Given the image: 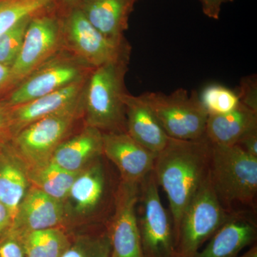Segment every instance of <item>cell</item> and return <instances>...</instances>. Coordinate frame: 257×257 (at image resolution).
<instances>
[{
  "mask_svg": "<svg viewBox=\"0 0 257 257\" xmlns=\"http://www.w3.org/2000/svg\"><path fill=\"white\" fill-rule=\"evenodd\" d=\"M229 216L216 197L209 174L184 211L176 231L179 256L194 257Z\"/></svg>",
  "mask_w": 257,
  "mask_h": 257,
  "instance_id": "cell-7",
  "label": "cell"
},
{
  "mask_svg": "<svg viewBox=\"0 0 257 257\" xmlns=\"http://www.w3.org/2000/svg\"><path fill=\"white\" fill-rule=\"evenodd\" d=\"M54 0H5L0 3V35L22 20L46 10Z\"/></svg>",
  "mask_w": 257,
  "mask_h": 257,
  "instance_id": "cell-24",
  "label": "cell"
},
{
  "mask_svg": "<svg viewBox=\"0 0 257 257\" xmlns=\"http://www.w3.org/2000/svg\"><path fill=\"white\" fill-rule=\"evenodd\" d=\"M31 18L22 20L0 35V64L12 67L18 57Z\"/></svg>",
  "mask_w": 257,
  "mask_h": 257,
  "instance_id": "cell-27",
  "label": "cell"
},
{
  "mask_svg": "<svg viewBox=\"0 0 257 257\" xmlns=\"http://www.w3.org/2000/svg\"><path fill=\"white\" fill-rule=\"evenodd\" d=\"M110 239L106 226L91 234H83L71 240L61 257H111Z\"/></svg>",
  "mask_w": 257,
  "mask_h": 257,
  "instance_id": "cell-25",
  "label": "cell"
},
{
  "mask_svg": "<svg viewBox=\"0 0 257 257\" xmlns=\"http://www.w3.org/2000/svg\"><path fill=\"white\" fill-rule=\"evenodd\" d=\"M64 4L69 5V6H77L82 3L84 0H61Z\"/></svg>",
  "mask_w": 257,
  "mask_h": 257,
  "instance_id": "cell-36",
  "label": "cell"
},
{
  "mask_svg": "<svg viewBox=\"0 0 257 257\" xmlns=\"http://www.w3.org/2000/svg\"><path fill=\"white\" fill-rule=\"evenodd\" d=\"M102 155V133L85 125L57 147L51 162L69 172L79 173Z\"/></svg>",
  "mask_w": 257,
  "mask_h": 257,
  "instance_id": "cell-18",
  "label": "cell"
},
{
  "mask_svg": "<svg viewBox=\"0 0 257 257\" xmlns=\"http://www.w3.org/2000/svg\"><path fill=\"white\" fill-rule=\"evenodd\" d=\"M79 173L69 172L51 161L40 167L28 169L29 180L32 187L64 203Z\"/></svg>",
  "mask_w": 257,
  "mask_h": 257,
  "instance_id": "cell-22",
  "label": "cell"
},
{
  "mask_svg": "<svg viewBox=\"0 0 257 257\" xmlns=\"http://www.w3.org/2000/svg\"><path fill=\"white\" fill-rule=\"evenodd\" d=\"M103 156L117 169L119 178L140 184L154 170L156 154L142 146L126 132L102 133Z\"/></svg>",
  "mask_w": 257,
  "mask_h": 257,
  "instance_id": "cell-13",
  "label": "cell"
},
{
  "mask_svg": "<svg viewBox=\"0 0 257 257\" xmlns=\"http://www.w3.org/2000/svg\"><path fill=\"white\" fill-rule=\"evenodd\" d=\"M204 14L213 20H219L221 13V0H199Z\"/></svg>",
  "mask_w": 257,
  "mask_h": 257,
  "instance_id": "cell-32",
  "label": "cell"
},
{
  "mask_svg": "<svg viewBox=\"0 0 257 257\" xmlns=\"http://www.w3.org/2000/svg\"><path fill=\"white\" fill-rule=\"evenodd\" d=\"M212 145L206 138L169 139L157 155L154 173L170 203L175 233L184 211L209 174Z\"/></svg>",
  "mask_w": 257,
  "mask_h": 257,
  "instance_id": "cell-1",
  "label": "cell"
},
{
  "mask_svg": "<svg viewBox=\"0 0 257 257\" xmlns=\"http://www.w3.org/2000/svg\"><path fill=\"white\" fill-rule=\"evenodd\" d=\"M82 115V100L68 109L24 128L13 138L12 148L28 169L45 165L50 162L57 147L66 140Z\"/></svg>",
  "mask_w": 257,
  "mask_h": 257,
  "instance_id": "cell-5",
  "label": "cell"
},
{
  "mask_svg": "<svg viewBox=\"0 0 257 257\" xmlns=\"http://www.w3.org/2000/svg\"><path fill=\"white\" fill-rule=\"evenodd\" d=\"M13 87V75L10 66L0 64V92Z\"/></svg>",
  "mask_w": 257,
  "mask_h": 257,
  "instance_id": "cell-34",
  "label": "cell"
},
{
  "mask_svg": "<svg viewBox=\"0 0 257 257\" xmlns=\"http://www.w3.org/2000/svg\"><path fill=\"white\" fill-rule=\"evenodd\" d=\"M117 185H113L103 155L77 175L64 202L76 215L102 214L107 206L114 207ZM66 213V212H65Z\"/></svg>",
  "mask_w": 257,
  "mask_h": 257,
  "instance_id": "cell-11",
  "label": "cell"
},
{
  "mask_svg": "<svg viewBox=\"0 0 257 257\" xmlns=\"http://www.w3.org/2000/svg\"><path fill=\"white\" fill-rule=\"evenodd\" d=\"M139 185L120 179L114 211L106 224L110 239L111 257H145L137 217Z\"/></svg>",
  "mask_w": 257,
  "mask_h": 257,
  "instance_id": "cell-12",
  "label": "cell"
},
{
  "mask_svg": "<svg viewBox=\"0 0 257 257\" xmlns=\"http://www.w3.org/2000/svg\"><path fill=\"white\" fill-rule=\"evenodd\" d=\"M87 78L28 102L9 106L13 138L28 125L79 104Z\"/></svg>",
  "mask_w": 257,
  "mask_h": 257,
  "instance_id": "cell-14",
  "label": "cell"
},
{
  "mask_svg": "<svg viewBox=\"0 0 257 257\" xmlns=\"http://www.w3.org/2000/svg\"><path fill=\"white\" fill-rule=\"evenodd\" d=\"M257 130V112L239 103L229 112L208 115L205 137L214 146H232Z\"/></svg>",
  "mask_w": 257,
  "mask_h": 257,
  "instance_id": "cell-20",
  "label": "cell"
},
{
  "mask_svg": "<svg viewBox=\"0 0 257 257\" xmlns=\"http://www.w3.org/2000/svg\"><path fill=\"white\" fill-rule=\"evenodd\" d=\"M128 64L120 61L93 69L83 93L85 125L101 133H126L124 97Z\"/></svg>",
  "mask_w": 257,
  "mask_h": 257,
  "instance_id": "cell-3",
  "label": "cell"
},
{
  "mask_svg": "<svg viewBox=\"0 0 257 257\" xmlns=\"http://www.w3.org/2000/svg\"><path fill=\"white\" fill-rule=\"evenodd\" d=\"M142 95L169 138L195 140L205 135L209 114L195 92L189 94L180 88L170 94L145 92Z\"/></svg>",
  "mask_w": 257,
  "mask_h": 257,
  "instance_id": "cell-8",
  "label": "cell"
},
{
  "mask_svg": "<svg viewBox=\"0 0 257 257\" xmlns=\"http://www.w3.org/2000/svg\"><path fill=\"white\" fill-rule=\"evenodd\" d=\"M30 186L28 167L10 144L0 150V203L13 219Z\"/></svg>",
  "mask_w": 257,
  "mask_h": 257,
  "instance_id": "cell-21",
  "label": "cell"
},
{
  "mask_svg": "<svg viewBox=\"0 0 257 257\" xmlns=\"http://www.w3.org/2000/svg\"><path fill=\"white\" fill-rule=\"evenodd\" d=\"M93 70L72 54L62 50L14 87L10 107L28 102L87 79Z\"/></svg>",
  "mask_w": 257,
  "mask_h": 257,
  "instance_id": "cell-9",
  "label": "cell"
},
{
  "mask_svg": "<svg viewBox=\"0 0 257 257\" xmlns=\"http://www.w3.org/2000/svg\"><path fill=\"white\" fill-rule=\"evenodd\" d=\"M20 236L26 257H61L71 243L62 227L36 230Z\"/></svg>",
  "mask_w": 257,
  "mask_h": 257,
  "instance_id": "cell-23",
  "label": "cell"
},
{
  "mask_svg": "<svg viewBox=\"0 0 257 257\" xmlns=\"http://www.w3.org/2000/svg\"><path fill=\"white\" fill-rule=\"evenodd\" d=\"M63 50L94 69L110 62H130L131 47L126 39L104 36L84 17L78 7L72 8L62 23Z\"/></svg>",
  "mask_w": 257,
  "mask_h": 257,
  "instance_id": "cell-6",
  "label": "cell"
},
{
  "mask_svg": "<svg viewBox=\"0 0 257 257\" xmlns=\"http://www.w3.org/2000/svg\"><path fill=\"white\" fill-rule=\"evenodd\" d=\"M234 1V0H221V3H231V2Z\"/></svg>",
  "mask_w": 257,
  "mask_h": 257,
  "instance_id": "cell-37",
  "label": "cell"
},
{
  "mask_svg": "<svg viewBox=\"0 0 257 257\" xmlns=\"http://www.w3.org/2000/svg\"><path fill=\"white\" fill-rule=\"evenodd\" d=\"M0 257H26L21 236L11 228L0 237Z\"/></svg>",
  "mask_w": 257,
  "mask_h": 257,
  "instance_id": "cell-28",
  "label": "cell"
},
{
  "mask_svg": "<svg viewBox=\"0 0 257 257\" xmlns=\"http://www.w3.org/2000/svg\"><path fill=\"white\" fill-rule=\"evenodd\" d=\"M13 139L10 107L7 104H0V150L10 145Z\"/></svg>",
  "mask_w": 257,
  "mask_h": 257,
  "instance_id": "cell-30",
  "label": "cell"
},
{
  "mask_svg": "<svg viewBox=\"0 0 257 257\" xmlns=\"http://www.w3.org/2000/svg\"><path fill=\"white\" fill-rule=\"evenodd\" d=\"M66 217L64 203L30 186L18 208L11 229L23 235L36 230L61 227Z\"/></svg>",
  "mask_w": 257,
  "mask_h": 257,
  "instance_id": "cell-15",
  "label": "cell"
},
{
  "mask_svg": "<svg viewBox=\"0 0 257 257\" xmlns=\"http://www.w3.org/2000/svg\"><path fill=\"white\" fill-rule=\"evenodd\" d=\"M256 238V213H233L194 257H237Z\"/></svg>",
  "mask_w": 257,
  "mask_h": 257,
  "instance_id": "cell-16",
  "label": "cell"
},
{
  "mask_svg": "<svg viewBox=\"0 0 257 257\" xmlns=\"http://www.w3.org/2000/svg\"><path fill=\"white\" fill-rule=\"evenodd\" d=\"M208 114H221L229 112L239 106L237 93L229 88L211 84L204 88L199 96Z\"/></svg>",
  "mask_w": 257,
  "mask_h": 257,
  "instance_id": "cell-26",
  "label": "cell"
},
{
  "mask_svg": "<svg viewBox=\"0 0 257 257\" xmlns=\"http://www.w3.org/2000/svg\"><path fill=\"white\" fill-rule=\"evenodd\" d=\"M126 133L147 150L157 154L165 148L168 135L143 95L128 92L124 97Z\"/></svg>",
  "mask_w": 257,
  "mask_h": 257,
  "instance_id": "cell-17",
  "label": "cell"
},
{
  "mask_svg": "<svg viewBox=\"0 0 257 257\" xmlns=\"http://www.w3.org/2000/svg\"><path fill=\"white\" fill-rule=\"evenodd\" d=\"M209 177L216 197L228 213H256L257 157L237 145H212Z\"/></svg>",
  "mask_w": 257,
  "mask_h": 257,
  "instance_id": "cell-2",
  "label": "cell"
},
{
  "mask_svg": "<svg viewBox=\"0 0 257 257\" xmlns=\"http://www.w3.org/2000/svg\"><path fill=\"white\" fill-rule=\"evenodd\" d=\"M154 171L139 185L137 217L145 257H179L172 216L162 204Z\"/></svg>",
  "mask_w": 257,
  "mask_h": 257,
  "instance_id": "cell-4",
  "label": "cell"
},
{
  "mask_svg": "<svg viewBox=\"0 0 257 257\" xmlns=\"http://www.w3.org/2000/svg\"><path fill=\"white\" fill-rule=\"evenodd\" d=\"M239 101L248 109L257 112V79L256 74L243 77L237 92Z\"/></svg>",
  "mask_w": 257,
  "mask_h": 257,
  "instance_id": "cell-29",
  "label": "cell"
},
{
  "mask_svg": "<svg viewBox=\"0 0 257 257\" xmlns=\"http://www.w3.org/2000/svg\"><path fill=\"white\" fill-rule=\"evenodd\" d=\"M139 0H84L77 5L84 17L104 36L124 40L128 20ZM75 7V6H74Z\"/></svg>",
  "mask_w": 257,
  "mask_h": 257,
  "instance_id": "cell-19",
  "label": "cell"
},
{
  "mask_svg": "<svg viewBox=\"0 0 257 257\" xmlns=\"http://www.w3.org/2000/svg\"><path fill=\"white\" fill-rule=\"evenodd\" d=\"M236 145L248 155L257 157V130L243 136Z\"/></svg>",
  "mask_w": 257,
  "mask_h": 257,
  "instance_id": "cell-31",
  "label": "cell"
},
{
  "mask_svg": "<svg viewBox=\"0 0 257 257\" xmlns=\"http://www.w3.org/2000/svg\"><path fill=\"white\" fill-rule=\"evenodd\" d=\"M13 222V218L11 213L0 203V237L9 231Z\"/></svg>",
  "mask_w": 257,
  "mask_h": 257,
  "instance_id": "cell-33",
  "label": "cell"
},
{
  "mask_svg": "<svg viewBox=\"0 0 257 257\" xmlns=\"http://www.w3.org/2000/svg\"><path fill=\"white\" fill-rule=\"evenodd\" d=\"M240 257H257V246L256 243L248 251Z\"/></svg>",
  "mask_w": 257,
  "mask_h": 257,
  "instance_id": "cell-35",
  "label": "cell"
},
{
  "mask_svg": "<svg viewBox=\"0 0 257 257\" xmlns=\"http://www.w3.org/2000/svg\"><path fill=\"white\" fill-rule=\"evenodd\" d=\"M41 13L30 20L23 45L12 65L13 87L63 50L62 23L55 17Z\"/></svg>",
  "mask_w": 257,
  "mask_h": 257,
  "instance_id": "cell-10",
  "label": "cell"
}]
</instances>
